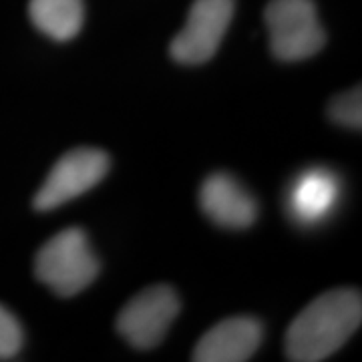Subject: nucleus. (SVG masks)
<instances>
[{
	"label": "nucleus",
	"instance_id": "1a4fd4ad",
	"mask_svg": "<svg viewBox=\"0 0 362 362\" xmlns=\"http://www.w3.org/2000/svg\"><path fill=\"white\" fill-rule=\"evenodd\" d=\"M340 180L326 168L302 171L288 189V214L300 226H316L324 221L338 206Z\"/></svg>",
	"mask_w": 362,
	"mask_h": 362
},
{
	"label": "nucleus",
	"instance_id": "9d476101",
	"mask_svg": "<svg viewBox=\"0 0 362 362\" xmlns=\"http://www.w3.org/2000/svg\"><path fill=\"white\" fill-rule=\"evenodd\" d=\"M33 25L52 40L65 42L77 37L85 21L83 0H30Z\"/></svg>",
	"mask_w": 362,
	"mask_h": 362
},
{
	"label": "nucleus",
	"instance_id": "f03ea898",
	"mask_svg": "<svg viewBox=\"0 0 362 362\" xmlns=\"http://www.w3.org/2000/svg\"><path fill=\"white\" fill-rule=\"evenodd\" d=\"M35 274L54 294L71 298L83 292L99 274V259L81 228H66L40 247Z\"/></svg>",
	"mask_w": 362,
	"mask_h": 362
},
{
	"label": "nucleus",
	"instance_id": "f257e3e1",
	"mask_svg": "<svg viewBox=\"0 0 362 362\" xmlns=\"http://www.w3.org/2000/svg\"><path fill=\"white\" fill-rule=\"evenodd\" d=\"M362 298L358 290L337 288L310 304L294 318L286 332V358L320 362L334 354L361 326Z\"/></svg>",
	"mask_w": 362,
	"mask_h": 362
},
{
	"label": "nucleus",
	"instance_id": "0eeeda50",
	"mask_svg": "<svg viewBox=\"0 0 362 362\" xmlns=\"http://www.w3.org/2000/svg\"><path fill=\"white\" fill-rule=\"evenodd\" d=\"M264 337L262 322L252 316H233L218 322L199 338L192 361L244 362L252 358Z\"/></svg>",
	"mask_w": 362,
	"mask_h": 362
},
{
	"label": "nucleus",
	"instance_id": "9b49d317",
	"mask_svg": "<svg viewBox=\"0 0 362 362\" xmlns=\"http://www.w3.org/2000/svg\"><path fill=\"white\" fill-rule=\"evenodd\" d=\"M330 119L344 125L349 129H361L362 127V93L361 87L346 90L342 95H338L332 99V103L328 107Z\"/></svg>",
	"mask_w": 362,
	"mask_h": 362
},
{
	"label": "nucleus",
	"instance_id": "20e7f679",
	"mask_svg": "<svg viewBox=\"0 0 362 362\" xmlns=\"http://www.w3.org/2000/svg\"><path fill=\"white\" fill-rule=\"evenodd\" d=\"M180 314V296L171 286H151L125 304L117 316V330L133 349L151 350L165 338Z\"/></svg>",
	"mask_w": 362,
	"mask_h": 362
},
{
	"label": "nucleus",
	"instance_id": "39448f33",
	"mask_svg": "<svg viewBox=\"0 0 362 362\" xmlns=\"http://www.w3.org/2000/svg\"><path fill=\"white\" fill-rule=\"evenodd\" d=\"M235 0H195L187 21L169 45L173 61L181 65H202L220 49L232 23Z\"/></svg>",
	"mask_w": 362,
	"mask_h": 362
},
{
	"label": "nucleus",
	"instance_id": "6e6552de",
	"mask_svg": "<svg viewBox=\"0 0 362 362\" xmlns=\"http://www.w3.org/2000/svg\"><path fill=\"white\" fill-rule=\"evenodd\" d=\"M199 206L221 228L244 230L258 218L254 195L230 173H211L199 189Z\"/></svg>",
	"mask_w": 362,
	"mask_h": 362
},
{
	"label": "nucleus",
	"instance_id": "f8f14e48",
	"mask_svg": "<svg viewBox=\"0 0 362 362\" xmlns=\"http://www.w3.org/2000/svg\"><path fill=\"white\" fill-rule=\"evenodd\" d=\"M23 328L4 306H0V361L14 358L23 346Z\"/></svg>",
	"mask_w": 362,
	"mask_h": 362
},
{
	"label": "nucleus",
	"instance_id": "7ed1b4c3",
	"mask_svg": "<svg viewBox=\"0 0 362 362\" xmlns=\"http://www.w3.org/2000/svg\"><path fill=\"white\" fill-rule=\"evenodd\" d=\"M276 59L296 63L310 59L324 47V28L314 0H270L264 13Z\"/></svg>",
	"mask_w": 362,
	"mask_h": 362
},
{
	"label": "nucleus",
	"instance_id": "423d86ee",
	"mask_svg": "<svg viewBox=\"0 0 362 362\" xmlns=\"http://www.w3.org/2000/svg\"><path fill=\"white\" fill-rule=\"evenodd\" d=\"M109 156L101 149L78 147L63 156L49 171L33 206L39 211H51L93 189L109 171Z\"/></svg>",
	"mask_w": 362,
	"mask_h": 362
}]
</instances>
